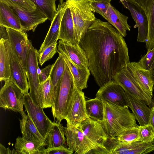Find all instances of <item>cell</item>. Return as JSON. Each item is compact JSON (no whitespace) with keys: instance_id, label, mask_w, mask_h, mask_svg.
<instances>
[{"instance_id":"1","label":"cell","mask_w":154,"mask_h":154,"mask_svg":"<svg viewBox=\"0 0 154 154\" xmlns=\"http://www.w3.org/2000/svg\"><path fill=\"white\" fill-rule=\"evenodd\" d=\"M79 45L87 55L88 68L100 87L114 81L115 75L130 62L123 37L108 22L96 19Z\"/></svg>"},{"instance_id":"2","label":"cell","mask_w":154,"mask_h":154,"mask_svg":"<svg viewBox=\"0 0 154 154\" xmlns=\"http://www.w3.org/2000/svg\"><path fill=\"white\" fill-rule=\"evenodd\" d=\"M102 100L104 114L103 120L100 122L109 137H117L126 129L138 126L134 115L128 107Z\"/></svg>"},{"instance_id":"3","label":"cell","mask_w":154,"mask_h":154,"mask_svg":"<svg viewBox=\"0 0 154 154\" xmlns=\"http://www.w3.org/2000/svg\"><path fill=\"white\" fill-rule=\"evenodd\" d=\"M71 9L75 39L79 44L89 27L97 19L88 0H66Z\"/></svg>"},{"instance_id":"4","label":"cell","mask_w":154,"mask_h":154,"mask_svg":"<svg viewBox=\"0 0 154 154\" xmlns=\"http://www.w3.org/2000/svg\"><path fill=\"white\" fill-rule=\"evenodd\" d=\"M74 86L72 75L66 63L62 75L60 86L51 107V112L56 122L64 119Z\"/></svg>"},{"instance_id":"5","label":"cell","mask_w":154,"mask_h":154,"mask_svg":"<svg viewBox=\"0 0 154 154\" xmlns=\"http://www.w3.org/2000/svg\"><path fill=\"white\" fill-rule=\"evenodd\" d=\"M0 91V107L19 112L22 116L26 114L23 110L24 94L10 79L5 81Z\"/></svg>"},{"instance_id":"6","label":"cell","mask_w":154,"mask_h":154,"mask_svg":"<svg viewBox=\"0 0 154 154\" xmlns=\"http://www.w3.org/2000/svg\"><path fill=\"white\" fill-rule=\"evenodd\" d=\"M0 38L4 39L9 57L11 81L21 90L24 94L28 93L29 88L26 72L13 51L8 38L6 28L0 26Z\"/></svg>"},{"instance_id":"7","label":"cell","mask_w":154,"mask_h":154,"mask_svg":"<svg viewBox=\"0 0 154 154\" xmlns=\"http://www.w3.org/2000/svg\"><path fill=\"white\" fill-rule=\"evenodd\" d=\"M86 99L84 93L74 85L66 116L64 119L66 126L77 127L89 118L86 109Z\"/></svg>"},{"instance_id":"8","label":"cell","mask_w":154,"mask_h":154,"mask_svg":"<svg viewBox=\"0 0 154 154\" xmlns=\"http://www.w3.org/2000/svg\"><path fill=\"white\" fill-rule=\"evenodd\" d=\"M38 51L31 45L28 50L26 74L28 81L29 95L35 103L41 106V84L38 69Z\"/></svg>"},{"instance_id":"9","label":"cell","mask_w":154,"mask_h":154,"mask_svg":"<svg viewBox=\"0 0 154 154\" xmlns=\"http://www.w3.org/2000/svg\"><path fill=\"white\" fill-rule=\"evenodd\" d=\"M103 146L109 154H145L154 151V146L151 143L136 141L123 143L119 141L116 137L108 138Z\"/></svg>"},{"instance_id":"10","label":"cell","mask_w":154,"mask_h":154,"mask_svg":"<svg viewBox=\"0 0 154 154\" xmlns=\"http://www.w3.org/2000/svg\"><path fill=\"white\" fill-rule=\"evenodd\" d=\"M114 81L121 86L125 91L142 100L150 108L154 106V100L136 81L127 67L122 69L115 75Z\"/></svg>"},{"instance_id":"11","label":"cell","mask_w":154,"mask_h":154,"mask_svg":"<svg viewBox=\"0 0 154 154\" xmlns=\"http://www.w3.org/2000/svg\"><path fill=\"white\" fill-rule=\"evenodd\" d=\"M10 6L19 19L22 31L34 32L38 25L48 20L47 17L37 7L34 11H29L21 7L10 0H0Z\"/></svg>"},{"instance_id":"12","label":"cell","mask_w":154,"mask_h":154,"mask_svg":"<svg viewBox=\"0 0 154 154\" xmlns=\"http://www.w3.org/2000/svg\"><path fill=\"white\" fill-rule=\"evenodd\" d=\"M80 125L64 127L65 134L67 145L70 150L75 154H86L98 147L84 134Z\"/></svg>"},{"instance_id":"13","label":"cell","mask_w":154,"mask_h":154,"mask_svg":"<svg viewBox=\"0 0 154 154\" xmlns=\"http://www.w3.org/2000/svg\"><path fill=\"white\" fill-rule=\"evenodd\" d=\"M24 106L26 110L45 140L54 122H52L46 116L42 107L34 103L29 93L24 94Z\"/></svg>"},{"instance_id":"14","label":"cell","mask_w":154,"mask_h":154,"mask_svg":"<svg viewBox=\"0 0 154 154\" xmlns=\"http://www.w3.org/2000/svg\"><path fill=\"white\" fill-rule=\"evenodd\" d=\"M6 28L8 38L11 48L26 72L28 50L32 44L31 42L28 39L26 32Z\"/></svg>"},{"instance_id":"15","label":"cell","mask_w":154,"mask_h":154,"mask_svg":"<svg viewBox=\"0 0 154 154\" xmlns=\"http://www.w3.org/2000/svg\"><path fill=\"white\" fill-rule=\"evenodd\" d=\"M96 97L119 106L128 107L125 91L114 81L100 87Z\"/></svg>"},{"instance_id":"16","label":"cell","mask_w":154,"mask_h":154,"mask_svg":"<svg viewBox=\"0 0 154 154\" xmlns=\"http://www.w3.org/2000/svg\"><path fill=\"white\" fill-rule=\"evenodd\" d=\"M125 8L130 11L136 24L134 28H138L137 41L145 42L148 34V26L147 17L143 11L132 0H120Z\"/></svg>"},{"instance_id":"17","label":"cell","mask_w":154,"mask_h":154,"mask_svg":"<svg viewBox=\"0 0 154 154\" xmlns=\"http://www.w3.org/2000/svg\"><path fill=\"white\" fill-rule=\"evenodd\" d=\"M80 127L84 134L98 147H104V142L109 137L100 122L88 118L82 122Z\"/></svg>"},{"instance_id":"18","label":"cell","mask_w":154,"mask_h":154,"mask_svg":"<svg viewBox=\"0 0 154 154\" xmlns=\"http://www.w3.org/2000/svg\"><path fill=\"white\" fill-rule=\"evenodd\" d=\"M58 51L68 57L76 64L88 67V59L84 50L78 44L72 45L65 41L60 40L57 46Z\"/></svg>"},{"instance_id":"19","label":"cell","mask_w":154,"mask_h":154,"mask_svg":"<svg viewBox=\"0 0 154 154\" xmlns=\"http://www.w3.org/2000/svg\"><path fill=\"white\" fill-rule=\"evenodd\" d=\"M67 5L66 1L63 2L62 5L59 3L46 36L39 50L38 51V54L41 53L46 48L57 43L58 39L61 19Z\"/></svg>"},{"instance_id":"20","label":"cell","mask_w":154,"mask_h":154,"mask_svg":"<svg viewBox=\"0 0 154 154\" xmlns=\"http://www.w3.org/2000/svg\"><path fill=\"white\" fill-rule=\"evenodd\" d=\"M127 67L132 75L151 98L154 89L150 71L143 69L138 62H130Z\"/></svg>"},{"instance_id":"21","label":"cell","mask_w":154,"mask_h":154,"mask_svg":"<svg viewBox=\"0 0 154 154\" xmlns=\"http://www.w3.org/2000/svg\"><path fill=\"white\" fill-rule=\"evenodd\" d=\"M128 107L132 110L140 126L149 124L151 109L140 99L125 91Z\"/></svg>"},{"instance_id":"22","label":"cell","mask_w":154,"mask_h":154,"mask_svg":"<svg viewBox=\"0 0 154 154\" xmlns=\"http://www.w3.org/2000/svg\"><path fill=\"white\" fill-rule=\"evenodd\" d=\"M143 11L147 17L148 29L146 40L147 51L154 48V0H132Z\"/></svg>"},{"instance_id":"23","label":"cell","mask_w":154,"mask_h":154,"mask_svg":"<svg viewBox=\"0 0 154 154\" xmlns=\"http://www.w3.org/2000/svg\"><path fill=\"white\" fill-rule=\"evenodd\" d=\"M59 55L53 66L50 75L51 82V99L52 105L59 91L66 63L62 54L58 51Z\"/></svg>"},{"instance_id":"24","label":"cell","mask_w":154,"mask_h":154,"mask_svg":"<svg viewBox=\"0 0 154 154\" xmlns=\"http://www.w3.org/2000/svg\"><path fill=\"white\" fill-rule=\"evenodd\" d=\"M67 2V5L60 23L58 39L65 41L73 45H77L79 44L75 38L72 13Z\"/></svg>"},{"instance_id":"25","label":"cell","mask_w":154,"mask_h":154,"mask_svg":"<svg viewBox=\"0 0 154 154\" xmlns=\"http://www.w3.org/2000/svg\"><path fill=\"white\" fill-rule=\"evenodd\" d=\"M61 54L72 75L75 86L80 90L86 88L90 75L89 69L76 64L65 55Z\"/></svg>"},{"instance_id":"26","label":"cell","mask_w":154,"mask_h":154,"mask_svg":"<svg viewBox=\"0 0 154 154\" xmlns=\"http://www.w3.org/2000/svg\"><path fill=\"white\" fill-rule=\"evenodd\" d=\"M128 16L121 13L111 4L109 5L105 19L123 37L127 35V30H130L131 26L128 23Z\"/></svg>"},{"instance_id":"27","label":"cell","mask_w":154,"mask_h":154,"mask_svg":"<svg viewBox=\"0 0 154 154\" xmlns=\"http://www.w3.org/2000/svg\"><path fill=\"white\" fill-rule=\"evenodd\" d=\"M20 119L22 137L25 139L46 144L45 139L40 133L29 115L25 114Z\"/></svg>"},{"instance_id":"28","label":"cell","mask_w":154,"mask_h":154,"mask_svg":"<svg viewBox=\"0 0 154 154\" xmlns=\"http://www.w3.org/2000/svg\"><path fill=\"white\" fill-rule=\"evenodd\" d=\"M0 26L5 28L22 30L20 20L12 8L0 1Z\"/></svg>"},{"instance_id":"29","label":"cell","mask_w":154,"mask_h":154,"mask_svg":"<svg viewBox=\"0 0 154 154\" xmlns=\"http://www.w3.org/2000/svg\"><path fill=\"white\" fill-rule=\"evenodd\" d=\"M65 136L64 127L60 122H54V124L45 139L47 147L65 146L66 140Z\"/></svg>"},{"instance_id":"30","label":"cell","mask_w":154,"mask_h":154,"mask_svg":"<svg viewBox=\"0 0 154 154\" xmlns=\"http://www.w3.org/2000/svg\"><path fill=\"white\" fill-rule=\"evenodd\" d=\"M45 145L19 136L16 138L14 147L17 154H40L41 150Z\"/></svg>"},{"instance_id":"31","label":"cell","mask_w":154,"mask_h":154,"mask_svg":"<svg viewBox=\"0 0 154 154\" xmlns=\"http://www.w3.org/2000/svg\"><path fill=\"white\" fill-rule=\"evenodd\" d=\"M85 107L87 113L89 118L99 122L103 120L104 111L102 100L96 97L86 100Z\"/></svg>"},{"instance_id":"32","label":"cell","mask_w":154,"mask_h":154,"mask_svg":"<svg viewBox=\"0 0 154 154\" xmlns=\"http://www.w3.org/2000/svg\"><path fill=\"white\" fill-rule=\"evenodd\" d=\"M10 61L8 51L4 39H0V82L10 79Z\"/></svg>"},{"instance_id":"33","label":"cell","mask_w":154,"mask_h":154,"mask_svg":"<svg viewBox=\"0 0 154 154\" xmlns=\"http://www.w3.org/2000/svg\"><path fill=\"white\" fill-rule=\"evenodd\" d=\"M41 11L52 21L57 11V0H31Z\"/></svg>"},{"instance_id":"34","label":"cell","mask_w":154,"mask_h":154,"mask_svg":"<svg viewBox=\"0 0 154 154\" xmlns=\"http://www.w3.org/2000/svg\"><path fill=\"white\" fill-rule=\"evenodd\" d=\"M139 126L126 129L116 137L118 140L123 143L141 141Z\"/></svg>"},{"instance_id":"35","label":"cell","mask_w":154,"mask_h":154,"mask_svg":"<svg viewBox=\"0 0 154 154\" xmlns=\"http://www.w3.org/2000/svg\"><path fill=\"white\" fill-rule=\"evenodd\" d=\"M51 89V82L49 77L46 81L41 84L40 105L43 109L52 107Z\"/></svg>"},{"instance_id":"36","label":"cell","mask_w":154,"mask_h":154,"mask_svg":"<svg viewBox=\"0 0 154 154\" xmlns=\"http://www.w3.org/2000/svg\"><path fill=\"white\" fill-rule=\"evenodd\" d=\"M91 6L95 12L106 18L111 0H90Z\"/></svg>"},{"instance_id":"37","label":"cell","mask_w":154,"mask_h":154,"mask_svg":"<svg viewBox=\"0 0 154 154\" xmlns=\"http://www.w3.org/2000/svg\"><path fill=\"white\" fill-rule=\"evenodd\" d=\"M57 43L52 45L45 48L41 53L38 54V63L41 65L52 58L58 51L57 47Z\"/></svg>"},{"instance_id":"38","label":"cell","mask_w":154,"mask_h":154,"mask_svg":"<svg viewBox=\"0 0 154 154\" xmlns=\"http://www.w3.org/2000/svg\"><path fill=\"white\" fill-rule=\"evenodd\" d=\"M138 62L143 69L152 71L154 68V48L147 51L146 54L141 57Z\"/></svg>"},{"instance_id":"39","label":"cell","mask_w":154,"mask_h":154,"mask_svg":"<svg viewBox=\"0 0 154 154\" xmlns=\"http://www.w3.org/2000/svg\"><path fill=\"white\" fill-rule=\"evenodd\" d=\"M141 142L151 143L154 139V130L149 124L139 126Z\"/></svg>"},{"instance_id":"40","label":"cell","mask_w":154,"mask_h":154,"mask_svg":"<svg viewBox=\"0 0 154 154\" xmlns=\"http://www.w3.org/2000/svg\"><path fill=\"white\" fill-rule=\"evenodd\" d=\"M73 152L65 146L49 148H44L41 150L40 154H72Z\"/></svg>"},{"instance_id":"41","label":"cell","mask_w":154,"mask_h":154,"mask_svg":"<svg viewBox=\"0 0 154 154\" xmlns=\"http://www.w3.org/2000/svg\"><path fill=\"white\" fill-rule=\"evenodd\" d=\"M23 9L29 11H35L37 8L35 4L31 0H10Z\"/></svg>"},{"instance_id":"42","label":"cell","mask_w":154,"mask_h":154,"mask_svg":"<svg viewBox=\"0 0 154 154\" xmlns=\"http://www.w3.org/2000/svg\"><path fill=\"white\" fill-rule=\"evenodd\" d=\"M52 66L53 64H50L41 70L40 73L38 74L40 84L45 82L50 77Z\"/></svg>"},{"instance_id":"43","label":"cell","mask_w":154,"mask_h":154,"mask_svg":"<svg viewBox=\"0 0 154 154\" xmlns=\"http://www.w3.org/2000/svg\"><path fill=\"white\" fill-rule=\"evenodd\" d=\"M87 154H109V153L105 148L100 147L92 149Z\"/></svg>"},{"instance_id":"44","label":"cell","mask_w":154,"mask_h":154,"mask_svg":"<svg viewBox=\"0 0 154 154\" xmlns=\"http://www.w3.org/2000/svg\"><path fill=\"white\" fill-rule=\"evenodd\" d=\"M0 154H17L15 149L11 150L9 148H6L1 143L0 144Z\"/></svg>"},{"instance_id":"45","label":"cell","mask_w":154,"mask_h":154,"mask_svg":"<svg viewBox=\"0 0 154 154\" xmlns=\"http://www.w3.org/2000/svg\"><path fill=\"white\" fill-rule=\"evenodd\" d=\"M149 124L152 127L154 130V106L151 108Z\"/></svg>"},{"instance_id":"46","label":"cell","mask_w":154,"mask_h":154,"mask_svg":"<svg viewBox=\"0 0 154 154\" xmlns=\"http://www.w3.org/2000/svg\"><path fill=\"white\" fill-rule=\"evenodd\" d=\"M150 72L151 73L152 79L154 84V68Z\"/></svg>"},{"instance_id":"47","label":"cell","mask_w":154,"mask_h":154,"mask_svg":"<svg viewBox=\"0 0 154 154\" xmlns=\"http://www.w3.org/2000/svg\"><path fill=\"white\" fill-rule=\"evenodd\" d=\"M60 1V3L61 5H62L63 3V0H59Z\"/></svg>"},{"instance_id":"48","label":"cell","mask_w":154,"mask_h":154,"mask_svg":"<svg viewBox=\"0 0 154 154\" xmlns=\"http://www.w3.org/2000/svg\"><path fill=\"white\" fill-rule=\"evenodd\" d=\"M151 143L154 146V139L151 142Z\"/></svg>"},{"instance_id":"49","label":"cell","mask_w":154,"mask_h":154,"mask_svg":"<svg viewBox=\"0 0 154 154\" xmlns=\"http://www.w3.org/2000/svg\"><path fill=\"white\" fill-rule=\"evenodd\" d=\"M126 0L128 1V0Z\"/></svg>"},{"instance_id":"50","label":"cell","mask_w":154,"mask_h":154,"mask_svg":"<svg viewBox=\"0 0 154 154\" xmlns=\"http://www.w3.org/2000/svg\"><path fill=\"white\" fill-rule=\"evenodd\" d=\"M153 100H154V98H153Z\"/></svg>"},{"instance_id":"51","label":"cell","mask_w":154,"mask_h":154,"mask_svg":"<svg viewBox=\"0 0 154 154\" xmlns=\"http://www.w3.org/2000/svg\"></svg>"},{"instance_id":"52","label":"cell","mask_w":154,"mask_h":154,"mask_svg":"<svg viewBox=\"0 0 154 154\" xmlns=\"http://www.w3.org/2000/svg\"></svg>"}]
</instances>
